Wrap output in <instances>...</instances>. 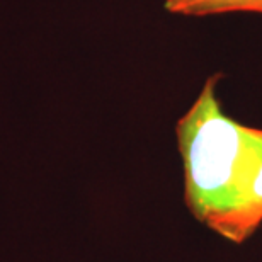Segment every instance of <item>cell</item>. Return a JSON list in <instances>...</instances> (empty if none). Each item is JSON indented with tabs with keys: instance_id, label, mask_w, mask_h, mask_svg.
Returning <instances> with one entry per match:
<instances>
[{
	"instance_id": "cell-1",
	"label": "cell",
	"mask_w": 262,
	"mask_h": 262,
	"mask_svg": "<svg viewBox=\"0 0 262 262\" xmlns=\"http://www.w3.org/2000/svg\"><path fill=\"white\" fill-rule=\"evenodd\" d=\"M213 73L176 124L184 176V203L192 218L213 228L237 209L262 165V128L223 111Z\"/></svg>"
},
{
	"instance_id": "cell-2",
	"label": "cell",
	"mask_w": 262,
	"mask_h": 262,
	"mask_svg": "<svg viewBox=\"0 0 262 262\" xmlns=\"http://www.w3.org/2000/svg\"><path fill=\"white\" fill-rule=\"evenodd\" d=\"M262 225V165L242 204L225 216L213 232L228 242L244 244Z\"/></svg>"
},
{
	"instance_id": "cell-3",
	"label": "cell",
	"mask_w": 262,
	"mask_h": 262,
	"mask_svg": "<svg viewBox=\"0 0 262 262\" xmlns=\"http://www.w3.org/2000/svg\"><path fill=\"white\" fill-rule=\"evenodd\" d=\"M164 9L169 14L184 17H206L230 12L262 14V0H165Z\"/></svg>"
}]
</instances>
